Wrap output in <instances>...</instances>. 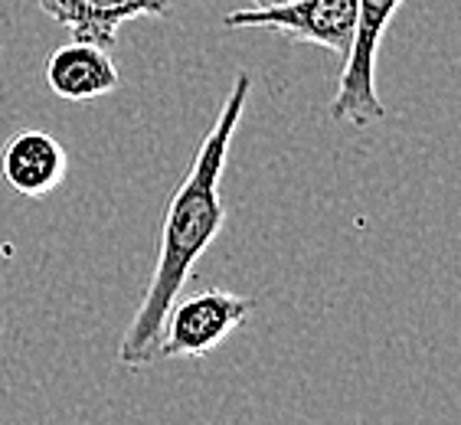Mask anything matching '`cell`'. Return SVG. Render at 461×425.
Segmentation results:
<instances>
[{
	"label": "cell",
	"instance_id": "1",
	"mask_svg": "<svg viewBox=\"0 0 461 425\" xmlns=\"http://www.w3.org/2000/svg\"><path fill=\"white\" fill-rule=\"evenodd\" d=\"M252 95V76L246 69L236 76L230 95L222 102L220 115L213 128L206 131L194 164L186 170L184 184L174 190L164 212V226H160V249L154 275L148 282L141 304L134 311L131 324L124 330L118 360L122 366H148L158 360L160 337H164V321H167L174 302H180L184 285L190 282L196 262L206 249L213 246L220 236L222 222H226V206H222V170L230 160V144L236 138V128L242 122V112Z\"/></svg>",
	"mask_w": 461,
	"mask_h": 425
},
{
	"label": "cell",
	"instance_id": "2",
	"mask_svg": "<svg viewBox=\"0 0 461 425\" xmlns=\"http://www.w3.org/2000/svg\"><path fill=\"white\" fill-rule=\"evenodd\" d=\"M400 7L402 0H357L354 50L340 69L338 95L330 102V118L354 124V128H366L386 115L380 92H376V56H380L383 36Z\"/></svg>",
	"mask_w": 461,
	"mask_h": 425
},
{
	"label": "cell",
	"instance_id": "3",
	"mask_svg": "<svg viewBox=\"0 0 461 425\" xmlns=\"http://www.w3.org/2000/svg\"><path fill=\"white\" fill-rule=\"evenodd\" d=\"M256 311V302L246 294L226 292V288H206L184 302H174L164 337H160V360H177V357H206L216 347L230 340V334L242 328L249 314Z\"/></svg>",
	"mask_w": 461,
	"mask_h": 425
},
{
	"label": "cell",
	"instance_id": "4",
	"mask_svg": "<svg viewBox=\"0 0 461 425\" xmlns=\"http://www.w3.org/2000/svg\"><path fill=\"white\" fill-rule=\"evenodd\" d=\"M230 30L262 27L298 43H314L347 59L357 33V0H294L268 10H232L222 17Z\"/></svg>",
	"mask_w": 461,
	"mask_h": 425
},
{
	"label": "cell",
	"instance_id": "5",
	"mask_svg": "<svg viewBox=\"0 0 461 425\" xmlns=\"http://www.w3.org/2000/svg\"><path fill=\"white\" fill-rule=\"evenodd\" d=\"M46 17L69 30L72 40L95 43L102 50L115 46L118 30L128 20L164 17L170 0H36Z\"/></svg>",
	"mask_w": 461,
	"mask_h": 425
},
{
	"label": "cell",
	"instance_id": "6",
	"mask_svg": "<svg viewBox=\"0 0 461 425\" xmlns=\"http://www.w3.org/2000/svg\"><path fill=\"white\" fill-rule=\"evenodd\" d=\"M0 174L20 196L40 200L59 190L69 174V154L50 131H17L0 154Z\"/></svg>",
	"mask_w": 461,
	"mask_h": 425
},
{
	"label": "cell",
	"instance_id": "7",
	"mask_svg": "<svg viewBox=\"0 0 461 425\" xmlns=\"http://www.w3.org/2000/svg\"><path fill=\"white\" fill-rule=\"evenodd\" d=\"M43 79L50 92L62 102H92L122 86L118 66L108 56V50L82 43V40H72L46 56Z\"/></svg>",
	"mask_w": 461,
	"mask_h": 425
},
{
	"label": "cell",
	"instance_id": "8",
	"mask_svg": "<svg viewBox=\"0 0 461 425\" xmlns=\"http://www.w3.org/2000/svg\"><path fill=\"white\" fill-rule=\"evenodd\" d=\"M285 4H294V0H252L256 10H268V7H285Z\"/></svg>",
	"mask_w": 461,
	"mask_h": 425
}]
</instances>
